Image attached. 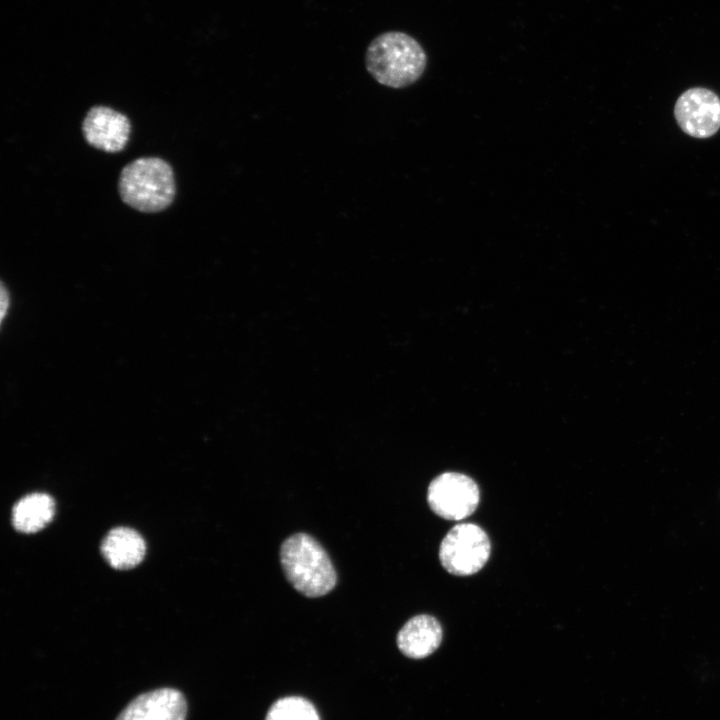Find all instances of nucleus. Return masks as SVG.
<instances>
[{"instance_id": "1", "label": "nucleus", "mask_w": 720, "mask_h": 720, "mask_svg": "<svg viewBox=\"0 0 720 720\" xmlns=\"http://www.w3.org/2000/svg\"><path fill=\"white\" fill-rule=\"evenodd\" d=\"M426 53L412 36L390 31L377 36L368 46L365 66L380 84L404 88L415 83L424 73Z\"/></svg>"}, {"instance_id": "2", "label": "nucleus", "mask_w": 720, "mask_h": 720, "mask_svg": "<svg viewBox=\"0 0 720 720\" xmlns=\"http://www.w3.org/2000/svg\"><path fill=\"white\" fill-rule=\"evenodd\" d=\"M118 191L122 201L137 211H163L176 193L173 169L159 157L137 158L121 170Z\"/></svg>"}, {"instance_id": "3", "label": "nucleus", "mask_w": 720, "mask_h": 720, "mask_svg": "<svg viewBox=\"0 0 720 720\" xmlns=\"http://www.w3.org/2000/svg\"><path fill=\"white\" fill-rule=\"evenodd\" d=\"M280 561L287 580L307 597L326 595L336 585L337 574L328 554L306 533L293 534L282 543Z\"/></svg>"}, {"instance_id": "4", "label": "nucleus", "mask_w": 720, "mask_h": 720, "mask_svg": "<svg viewBox=\"0 0 720 720\" xmlns=\"http://www.w3.org/2000/svg\"><path fill=\"white\" fill-rule=\"evenodd\" d=\"M491 544L487 533L473 523H460L443 538L439 558L446 571L457 576L477 573L487 563Z\"/></svg>"}, {"instance_id": "5", "label": "nucleus", "mask_w": 720, "mask_h": 720, "mask_svg": "<svg viewBox=\"0 0 720 720\" xmlns=\"http://www.w3.org/2000/svg\"><path fill=\"white\" fill-rule=\"evenodd\" d=\"M480 492L476 482L467 475L445 472L428 486L427 502L432 511L446 520H462L478 507Z\"/></svg>"}, {"instance_id": "6", "label": "nucleus", "mask_w": 720, "mask_h": 720, "mask_svg": "<svg viewBox=\"0 0 720 720\" xmlns=\"http://www.w3.org/2000/svg\"><path fill=\"white\" fill-rule=\"evenodd\" d=\"M674 114L686 134L707 138L720 128V99L706 88H691L678 98Z\"/></svg>"}, {"instance_id": "7", "label": "nucleus", "mask_w": 720, "mask_h": 720, "mask_svg": "<svg viewBox=\"0 0 720 720\" xmlns=\"http://www.w3.org/2000/svg\"><path fill=\"white\" fill-rule=\"evenodd\" d=\"M131 123L128 117L110 107H91L82 122L86 142L101 151L117 153L128 143Z\"/></svg>"}, {"instance_id": "8", "label": "nucleus", "mask_w": 720, "mask_h": 720, "mask_svg": "<svg viewBox=\"0 0 720 720\" xmlns=\"http://www.w3.org/2000/svg\"><path fill=\"white\" fill-rule=\"evenodd\" d=\"M186 715L184 695L173 688H161L134 698L116 720H185Z\"/></svg>"}, {"instance_id": "9", "label": "nucleus", "mask_w": 720, "mask_h": 720, "mask_svg": "<svg viewBox=\"0 0 720 720\" xmlns=\"http://www.w3.org/2000/svg\"><path fill=\"white\" fill-rule=\"evenodd\" d=\"M442 640V627L430 615H417L409 619L397 634V646L407 657L421 659L432 654Z\"/></svg>"}, {"instance_id": "10", "label": "nucleus", "mask_w": 720, "mask_h": 720, "mask_svg": "<svg viewBox=\"0 0 720 720\" xmlns=\"http://www.w3.org/2000/svg\"><path fill=\"white\" fill-rule=\"evenodd\" d=\"M101 552L115 569H130L144 558L146 544L142 536L128 527H117L105 536Z\"/></svg>"}, {"instance_id": "11", "label": "nucleus", "mask_w": 720, "mask_h": 720, "mask_svg": "<svg viewBox=\"0 0 720 720\" xmlns=\"http://www.w3.org/2000/svg\"><path fill=\"white\" fill-rule=\"evenodd\" d=\"M54 500L45 493H32L21 498L12 509V524L22 533H35L53 518Z\"/></svg>"}, {"instance_id": "12", "label": "nucleus", "mask_w": 720, "mask_h": 720, "mask_svg": "<svg viewBox=\"0 0 720 720\" xmlns=\"http://www.w3.org/2000/svg\"><path fill=\"white\" fill-rule=\"evenodd\" d=\"M266 720H320L314 706L301 697H285L269 709Z\"/></svg>"}, {"instance_id": "13", "label": "nucleus", "mask_w": 720, "mask_h": 720, "mask_svg": "<svg viewBox=\"0 0 720 720\" xmlns=\"http://www.w3.org/2000/svg\"><path fill=\"white\" fill-rule=\"evenodd\" d=\"M10 307V294L8 289L4 286V283L1 284V321L3 322L5 319V314L8 312Z\"/></svg>"}]
</instances>
